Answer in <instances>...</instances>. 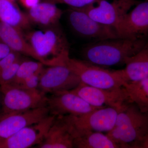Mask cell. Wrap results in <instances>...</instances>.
Returning a JSON list of instances; mask_svg holds the SVG:
<instances>
[{
	"label": "cell",
	"instance_id": "24",
	"mask_svg": "<svg viewBox=\"0 0 148 148\" xmlns=\"http://www.w3.org/2000/svg\"><path fill=\"white\" fill-rule=\"evenodd\" d=\"M101 0H42L43 1L47 2L57 4H64L69 6L71 8H82L88 6L95 4Z\"/></svg>",
	"mask_w": 148,
	"mask_h": 148
},
{
	"label": "cell",
	"instance_id": "2",
	"mask_svg": "<svg viewBox=\"0 0 148 148\" xmlns=\"http://www.w3.org/2000/svg\"><path fill=\"white\" fill-rule=\"evenodd\" d=\"M106 134L119 148H141L148 137V112H143L130 103L119 113L113 128Z\"/></svg>",
	"mask_w": 148,
	"mask_h": 148
},
{
	"label": "cell",
	"instance_id": "11",
	"mask_svg": "<svg viewBox=\"0 0 148 148\" xmlns=\"http://www.w3.org/2000/svg\"><path fill=\"white\" fill-rule=\"evenodd\" d=\"M56 116L49 114L36 123L24 127L6 139H0V148H27L44 140Z\"/></svg>",
	"mask_w": 148,
	"mask_h": 148
},
{
	"label": "cell",
	"instance_id": "16",
	"mask_svg": "<svg viewBox=\"0 0 148 148\" xmlns=\"http://www.w3.org/2000/svg\"><path fill=\"white\" fill-rule=\"evenodd\" d=\"M0 39L12 51L30 56L42 63L40 58L27 41L21 29L0 21Z\"/></svg>",
	"mask_w": 148,
	"mask_h": 148
},
{
	"label": "cell",
	"instance_id": "5",
	"mask_svg": "<svg viewBox=\"0 0 148 148\" xmlns=\"http://www.w3.org/2000/svg\"><path fill=\"white\" fill-rule=\"evenodd\" d=\"M2 114L29 110L46 106L47 97L38 89L27 90L5 84L0 86Z\"/></svg>",
	"mask_w": 148,
	"mask_h": 148
},
{
	"label": "cell",
	"instance_id": "21",
	"mask_svg": "<svg viewBox=\"0 0 148 148\" xmlns=\"http://www.w3.org/2000/svg\"><path fill=\"white\" fill-rule=\"evenodd\" d=\"M130 100L143 112H148V77L135 82L123 84Z\"/></svg>",
	"mask_w": 148,
	"mask_h": 148
},
{
	"label": "cell",
	"instance_id": "17",
	"mask_svg": "<svg viewBox=\"0 0 148 148\" xmlns=\"http://www.w3.org/2000/svg\"><path fill=\"white\" fill-rule=\"evenodd\" d=\"M125 67L119 70L124 82H135L148 77V42L137 53L127 59Z\"/></svg>",
	"mask_w": 148,
	"mask_h": 148
},
{
	"label": "cell",
	"instance_id": "25",
	"mask_svg": "<svg viewBox=\"0 0 148 148\" xmlns=\"http://www.w3.org/2000/svg\"><path fill=\"white\" fill-rule=\"evenodd\" d=\"M41 72L30 76L24 79L18 85L15 86L27 90L38 89L39 83L40 75Z\"/></svg>",
	"mask_w": 148,
	"mask_h": 148
},
{
	"label": "cell",
	"instance_id": "4",
	"mask_svg": "<svg viewBox=\"0 0 148 148\" xmlns=\"http://www.w3.org/2000/svg\"><path fill=\"white\" fill-rule=\"evenodd\" d=\"M66 65L79 77L81 82L93 87L114 89L123 87L119 70L110 71L84 60L69 57Z\"/></svg>",
	"mask_w": 148,
	"mask_h": 148
},
{
	"label": "cell",
	"instance_id": "22",
	"mask_svg": "<svg viewBox=\"0 0 148 148\" xmlns=\"http://www.w3.org/2000/svg\"><path fill=\"white\" fill-rule=\"evenodd\" d=\"M44 66L39 61L23 60L18 68L15 77L10 83L8 84L17 86L28 77L41 72Z\"/></svg>",
	"mask_w": 148,
	"mask_h": 148
},
{
	"label": "cell",
	"instance_id": "20",
	"mask_svg": "<svg viewBox=\"0 0 148 148\" xmlns=\"http://www.w3.org/2000/svg\"><path fill=\"white\" fill-rule=\"evenodd\" d=\"M74 148H118V147L106 134L86 131L76 135L74 140Z\"/></svg>",
	"mask_w": 148,
	"mask_h": 148
},
{
	"label": "cell",
	"instance_id": "29",
	"mask_svg": "<svg viewBox=\"0 0 148 148\" xmlns=\"http://www.w3.org/2000/svg\"><path fill=\"white\" fill-rule=\"evenodd\" d=\"M0 139H1V138H0Z\"/></svg>",
	"mask_w": 148,
	"mask_h": 148
},
{
	"label": "cell",
	"instance_id": "15",
	"mask_svg": "<svg viewBox=\"0 0 148 148\" xmlns=\"http://www.w3.org/2000/svg\"><path fill=\"white\" fill-rule=\"evenodd\" d=\"M75 138L73 128L65 117L56 116L46 136L36 147L74 148Z\"/></svg>",
	"mask_w": 148,
	"mask_h": 148
},
{
	"label": "cell",
	"instance_id": "7",
	"mask_svg": "<svg viewBox=\"0 0 148 148\" xmlns=\"http://www.w3.org/2000/svg\"><path fill=\"white\" fill-rule=\"evenodd\" d=\"M120 111L112 107H105L81 115L64 116L73 126L75 136L86 131L107 133L113 128Z\"/></svg>",
	"mask_w": 148,
	"mask_h": 148
},
{
	"label": "cell",
	"instance_id": "10",
	"mask_svg": "<svg viewBox=\"0 0 148 148\" xmlns=\"http://www.w3.org/2000/svg\"><path fill=\"white\" fill-rule=\"evenodd\" d=\"M81 83L77 76L66 64L48 66L40 75L38 89L44 94L71 90Z\"/></svg>",
	"mask_w": 148,
	"mask_h": 148
},
{
	"label": "cell",
	"instance_id": "8",
	"mask_svg": "<svg viewBox=\"0 0 148 148\" xmlns=\"http://www.w3.org/2000/svg\"><path fill=\"white\" fill-rule=\"evenodd\" d=\"M67 19L71 29L76 34L92 42L120 38L114 29L95 21L79 9L70 8Z\"/></svg>",
	"mask_w": 148,
	"mask_h": 148
},
{
	"label": "cell",
	"instance_id": "9",
	"mask_svg": "<svg viewBox=\"0 0 148 148\" xmlns=\"http://www.w3.org/2000/svg\"><path fill=\"white\" fill-rule=\"evenodd\" d=\"M71 90L96 108L111 107L121 111L131 103L124 86L116 89H105L81 82Z\"/></svg>",
	"mask_w": 148,
	"mask_h": 148
},
{
	"label": "cell",
	"instance_id": "13",
	"mask_svg": "<svg viewBox=\"0 0 148 148\" xmlns=\"http://www.w3.org/2000/svg\"><path fill=\"white\" fill-rule=\"evenodd\" d=\"M49 114L47 106L24 112L2 114L0 116V138H9L24 127L38 122Z\"/></svg>",
	"mask_w": 148,
	"mask_h": 148
},
{
	"label": "cell",
	"instance_id": "23",
	"mask_svg": "<svg viewBox=\"0 0 148 148\" xmlns=\"http://www.w3.org/2000/svg\"><path fill=\"white\" fill-rule=\"evenodd\" d=\"M23 59L21 57L0 73V86L10 83L16 76Z\"/></svg>",
	"mask_w": 148,
	"mask_h": 148
},
{
	"label": "cell",
	"instance_id": "18",
	"mask_svg": "<svg viewBox=\"0 0 148 148\" xmlns=\"http://www.w3.org/2000/svg\"><path fill=\"white\" fill-rule=\"evenodd\" d=\"M56 5L47 2H40L28 10L27 14L32 24L44 28L58 25L63 12Z\"/></svg>",
	"mask_w": 148,
	"mask_h": 148
},
{
	"label": "cell",
	"instance_id": "6",
	"mask_svg": "<svg viewBox=\"0 0 148 148\" xmlns=\"http://www.w3.org/2000/svg\"><path fill=\"white\" fill-rule=\"evenodd\" d=\"M140 1L137 0H101L95 4L79 9L101 24L113 28L118 34L125 17ZM119 35V34H118Z\"/></svg>",
	"mask_w": 148,
	"mask_h": 148
},
{
	"label": "cell",
	"instance_id": "14",
	"mask_svg": "<svg viewBox=\"0 0 148 148\" xmlns=\"http://www.w3.org/2000/svg\"><path fill=\"white\" fill-rule=\"evenodd\" d=\"M120 38L146 40L148 36V1L141 2L130 10L119 30Z\"/></svg>",
	"mask_w": 148,
	"mask_h": 148
},
{
	"label": "cell",
	"instance_id": "27",
	"mask_svg": "<svg viewBox=\"0 0 148 148\" xmlns=\"http://www.w3.org/2000/svg\"><path fill=\"white\" fill-rule=\"evenodd\" d=\"M12 51L0 39V60L8 55Z\"/></svg>",
	"mask_w": 148,
	"mask_h": 148
},
{
	"label": "cell",
	"instance_id": "19",
	"mask_svg": "<svg viewBox=\"0 0 148 148\" xmlns=\"http://www.w3.org/2000/svg\"><path fill=\"white\" fill-rule=\"evenodd\" d=\"M0 21L22 31L32 24L27 13L20 10L14 0H0Z\"/></svg>",
	"mask_w": 148,
	"mask_h": 148
},
{
	"label": "cell",
	"instance_id": "28",
	"mask_svg": "<svg viewBox=\"0 0 148 148\" xmlns=\"http://www.w3.org/2000/svg\"><path fill=\"white\" fill-rule=\"evenodd\" d=\"M20 1L24 7L29 10L40 2V0H20Z\"/></svg>",
	"mask_w": 148,
	"mask_h": 148
},
{
	"label": "cell",
	"instance_id": "26",
	"mask_svg": "<svg viewBox=\"0 0 148 148\" xmlns=\"http://www.w3.org/2000/svg\"><path fill=\"white\" fill-rule=\"evenodd\" d=\"M20 54L15 51H12L8 55L1 59L0 60V73L7 67L21 58Z\"/></svg>",
	"mask_w": 148,
	"mask_h": 148
},
{
	"label": "cell",
	"instance_id": "12",
	"mask_svg": "<svg viewBox=\"0 0 148 148\" xmlns=\"http://www.w3.org/2000/svg\"><path fill=\"white\" fill-rule=\"evenodd\" d=\"M46 106L49 114L56 116L81 115L99 108L91 106L71 90L52 93L47 97Z\"/></svg>",
	"mask_w": 148,
	"mask_h": 148
},
{
	"label": "cell",
	"instance_id": "1",
	"mask_svg": "<svg viewBox=\"0 0 148 148\" xmlns=\"http://www.w3.org/2000/svg\"><path fill=\"white\" fill-rule=\"evenodd\" d=\"M147 42L124 38L92 42L82 49V55L84 61L101 67L125 64Z\"/></svg>",
	"mask_w": 148,
	"mask_h": 148
},
{
	"label": "cell",
	"instance_id": "30",
	"mask_svg": "<svg viewBox=\"0 0 148 148\" xmlns=\"http://www.w3.org/2000/svg\"></svg>",
	"mask_w": 148,
	"mask_h": 148
},
{
	"label": "cell",
	"instance_id": "3",
	"mask_svg": "<svg viewBox=\"0 0 148 148\" xmlns=\"http://www.w3.org/2000/svg\"><path fill=\"white\" fill-rule=\"evenodd\" d=\"M25 37L45 66L64 65L70 57L69 42L58 25L30 32Z\"/></svg>",
	"mask_w": 148,
	"mask_h": 148
}]
</instances>
